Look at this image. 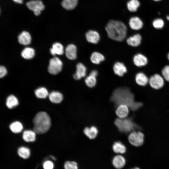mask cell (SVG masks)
<instances>
[{"label":"cell","mask_w":169,"mask_h":169,"mask_svg":"<svg viewBox=\"0 0 169 169\" xmlns=\"http://www.w3.org/2000/svg\"><path fill=\"white\" fill-rule=\"evenodd\" d=\"M65 54L68 58L74 60L77 57V48L74 44H70L66 47L65 50Z\"/></svg>","instance_id":"obj_15"},{"label":"cell","mask_w":169,"mask_h":169,"mask_svg":"<svg viewBox=\"0 0 169 169\" xmlns=\"http://www.w3.org/2000/svg\"><path fill=\"white\" fill-rule=\"evenodd\" d=\"M166 19H167V20L169 21V16H166Z\"/></svg>","instance_id":"obj_44"},{"label":"cell","mask_w":169,"mask_h":169,"mask_svg":"<svg viewBox=\"0 0 169 169\" xmlns=\"http://www.w3.org/2000/svg\"><path fill=\"white\" fill-rule=\"evenodd\" d=\"M141 39V35L139 34H136L128 38L127 39V42L131 46L136 47L140 44Z\"/></svg>","instance_id":"obj_19"},{"label":"cell","mask_w":169,"mask_h":169,"mask_svg":"<svg viewBox=\"0 0 169 169\" xmlns=\"http://www.w3.org/2000/svg\"><path fill=\"white\" fill-rule=\"evenodd\" d=\"M36 96L40 99H44L48 95V92L47 89L43 87L39 88L35 91Z\"/></svg>","instance_id":"obj_32"},{"label":"cell","mask_w":169,"mask_h":169,"mask_svg":"<svg viewBox=\"0 0 169 169\" xmlns=\"http://www.w3.org/2000/svg\"><path fill=\"white\" fill-rule=\"evenodd\" d=\"M113 166L117 169H121L125 164V158L121 155H118L115 156L112 160Z\"/></svg>","instance_id":"obj_17"},{"label":"cell","mask_w":169,"mask_h":169,"mask_svg":"<svg viewBox=\"0 0 169 169\" xmlns=\"http://www.w3.org/2000/svg\"><path fill=\"white\" fill-rule=\"evenodd\" d=\"M22 56L26 59H30L33 58L35 55L34 49L30 47L24 48L21 53Z\"/></svg>","instance_id":"obj_29"},{"label":"cell","mask_w":169,"mask_h":169,"mask_svg":"<svg viewBox=\"0 0 169 169\" xmlns=\"http://www.w3.org/2000/svg\"><path fill=\"white\" fill-rule=\"evenodd\" d=\"M18 41L23 45H28L31 42V37L29 33L26 31L21 33L18 37Z\"/></svg>","instance_id":"obj_14"},{"label":"cell","mask_w":169,"mask_h":169,"mask_svg":"<svg viewBox=\"0 0 169 169\" xmlns=\"http://www.w3.org/2000/svg\"><path fill=\"white\" fill-rule=\"evenodd\" d=\"M110 100L116 106L120 105H125L133 110H136L142 105L141 103L135 101L134 95L127 87L115 89L112 94Z\"/></svg>","instance_id":"obj_1"},{"label":"cell","mask_w":169,"mask_h":169,"mask_svg":"<svg viewBox=\"0 0 169 169\" xmlns=\"http://www.w3.org/2000/svg\"><path fill=\"white\" fill-rule=\"evenodd\" d=\"M144 134L140 131H133L130 134L128 137L129 142L135 146L142 145L144 142Z\"/></svg>","instance_id":"obj_5"},{"label":"cell","mask_w":169,"mask_h":169,"mask_svg":"<svg viewBox=\"0 0 169 169\" xmlns=\"http://www.w3.org/2000/svg\"><path fill=\"white\" fill-rule=\"evenodd\" d=\"M153 27L157 29H160L163 28L164 25V22L163 19L157 18L154 19L152 22Z\"/></svg>","instance_id":"obj_34"},{"label":"cell","mask_w":169,"mask_h":169,"mask_svg":"<svg viewBox=\"0 0 169 169\" xmlns=\"http://www.w3.org/2000/svg\"><path fill=\"white\" fill-rule=\"evenodd\" d=\"M14 2L16 3L19 4H22L23 3V0H13Z\"/></svg>","instance_id":"obj_40"},{"label":"cell","mask_w":169,"mask_h":169,"mask_svg":"<svg viewBox=\"0 0 169 169\" xmlns=\"http://www.w3.org/2000/svg\"><path fill=\"white\" fill-rule=\"evenodd\" d=\"M86 70V68L83 64L81 63H78L76 66V72L73 75L74 78L78 80L85 77Z\"/></svg>","instance_id":"obj_9"},{"label":"cell","mask_w":169,"mask_h":169,"mask_svg":"<svg viewBox=\"0 0 169 169\" xmlns=\"http://www.w3.org/2000/svg\"><path fill=\"white\" fill-rule=\"evenodd\" d=\"M86 39L89 43L94 44L97 43L100 39L99 33L96 31L90 30L87 32L85 34Z\"/></svg>","instance_id":"obj_11"},{"label":"cell","mask_w":169,"mask_h":169,"mask_svg":"<svg viewBox=\"0 0 169 169\" xmlns=\"http://www.w3.org/2000/svg\"><path fill=\"white\" fill-rule=\"evenodd\" d=\"M140 6V3L138 0H130L127 3L128 10L131 12H136Z\"/></svg>","instance_id":"obj_30"},{"label":"cell","mask_w":169,"mask_h":169,"mask_svg":"<svg viewBox=\"0 0 169 169\" xmlns=\"http://www.w3.org/2000/svg\"><path fill=\"white\" fill-rule=\"evenodd\" d=\"M167 59H168V60L169 61V53L167 54Z\"/></svg>","instance_id":"obj_42"},{"label":"cell","mask_w":169,"mask_h":169,"mask_svg":"<svg viewBox=\"0 0 169 169\" xmlns=\"http://www.w3.org/2000/svg\"><path fill=\"white\" fill-rule=\"evenodd\" d=\"M90 59L92 63L95 64H99L104 60L105 57L101 54L95 52L92 53Z\"/></svg>","instance_id":"obj_27"},{"label":"cell","mask_w":169,"mask_h":169,"mask_svg":"<svg viewBox=\"0 0 169 169\" xmlns=\"http://www.w3.org/2000/svg\"><path fill=\"white\" fill-rule=\"evenodd\" d=\"M98 74V73L97 71L95 70H94L91 71L90 75L96 78Z\"/></svg>","instance_id":"obj_39"},{"label":"cell","mask_w":169,"mask_h":169,"mask_svg":"<svg viewBox=\"0 0 169 169\" xmlns=\"http://www.w3.org/2000/svg\"><path fill=\"white\" fill-rule=\"evenodd\" d=\"M105 29L108 37L112 40L121 42L126 37L127 28L125 25L121 21L110 20Z\"/></svg>","instance_id":"obj_2"},{"label":"cell","mask_w":169,"mask_h":169,"mask_svg":"<svg viewBox=\"0 0 169 169\" xmlns=\"http://www.w3.org/2000/svg\"><path fill=\"white\" fill-rule=\"evenodd\" d=\"M18 153L19 156L23 159L28 158L31 155L30 149L25 146H21L18 150Z\"/></svg>","instance_id":"obj_26"},{"label":"cell","mask_w":169,"mask_h":169,"mask_svg":"<svg viewBox=\"0 0 169 169\" xmlns=\"http://www.w3.org/2000/svg\"><path fill=\"white\" fill-rule=\"evenodd\" d=\"M153 0L156 2H158V1H160L161 0Z\"/></svg>","instance_id":"obj_45"},{"label":"cell","mask_w":169,"mask_h":169,"mask_svg":"<svg viewBox=\"0 0 169 169\" xmlns=\"http://www.w3.org/2000/svg\"><path fill=\"white\" fill-rule=\"evenodd\" d=\"M84 134L89 139H93L95 138L98 133L97 128L94 126L90 127H86L84 130Z\"/></svg>","instance_id":"obj_20"},{"label":"cell","mask_w":169,"mask_h":169,"mask_svg":"<svg viewBox=\"0 0 169 169\" xmlns=\"http://www.w3.org/2000/svg\"><path fill=\"white\" fill-rule=\"evenodd\" d=\"M50 101L54 103H59L61 102L63 99V95L60 93L53 91L51 92L49 95Z\"/></svg>","instance_id":"obj_22"},{"label":"cell","mask_w":169,"mask_h":169,"mask_svg":"<svg viewBox=\"0 0 169 169\" xmlns=\"http://www.w3.org/2000/svg\"><path fill=\"white\" fill-rule=\"evenodd\" d=\"M149 83L151 87L156 90L162 88L164 84V79L157 74H154L149 79Z\"/></svg>","instance_id":"obj_8"},{"label":"cell","mask_w":169,"mask_h":169,"mask_svg":"<svg viewBox=\"0 0 169 169\" xmlns=\"http://www.w3.org/2000/svg\"><path fill=\"white\" fill-rule=\"evenodd\" d=\"M51 158L53 160L55 161L56 160V158L54 156H50Z\"/></svg>","instance_id":"obj_41"},{"label":"cell","mask_w":169,"mask_h":169,"mask_svg":"<svg viewBox=\"0 0 169 169\" xmlns=\"http://www.w3.org/2000/svg\"><path fill=\"white\" fill-rule=\"evenodd\" d=\"M78 3V0H62L61 5L65 9L71 10L76 7Z\"/></svg>","instance_id":"obj_24"},{"label":"cell","mask_w":169,"mask_h":169,"mask_svg":"<svg viewBox=\"0 0 169 169\" xmlns=\"http://www.w3.org/2000/svg\"><path fill=\"white\" fill-rule=\"evenodd\" d=\"M33 131L38 134H43L47 132L51 125V120L49 115L46 112L38 113L33 120Z\"/></svg>","instance_id":"obj_3"},{"label":"cell","mask_w":169,"mask_h":169,"mask_svg":"<svg viewBox=\"0 0 169 169\" xmlns=\"http://www.w3.org/2000/svg\"><path fill=\"white\" fill-rule=\"evenodd\" d=\"M162 76L166 81L169 82V65L164 66L161 71Z\"/></svg>","instance_id":"obj_36"},{"label":"cell","mask_w":169,"mask_h":169,"mask_svg":"<svg viewBox=\"0 0 169 169\" xmlns=\"http://www.w3.org/2000/svg\"><path fill=\"white\" fill-rule=\"evenodd\" d=\"M129 23L130 28L134 30H139L143 26L142 21L137 17H131L129 20Z\"/></svg>","instance_id":"obj_13"},{"label":"cell","mask_w":169,"mask_h":169,"mask_svg":"<svg viewBox=\"0 0 169 169\" xmlns=\"http://www.w3.org/2000/svg\"><path fill=\"white\" fill-rule=\"evenodd\" d=\"M113 69L114 73L120 76H123L127 71V68L124 64L120 62H116L115 64Z\"/></svg>","instance_id":"obj_16"},{"label":"cell","mask_w":169,"mask_h":169,"mask_svg":"<svg viewBox=\"0 0 169 169\" xmlns=\"http://www.w3.org/2000/svg\"><path fill=\"white\" fill-rule=\"evenodd\" d=\"M64 169H78L77 163L74 161H66L64 164Z\"/></svg>","instance_id":"obj_35"},{"label":"cell","mask_w":169,"mask_h":169,"mask_svg":"<svg viewBox=\"0 0 169 169\" xmlns=\"http://www.w3.org/2000/svg\"><path fill=\"white\" fill-rule=\"evenodd\" d=\"M131 169H140V168L137 167H136L134 168Z\"/></svg>","instance_id":"obj_43"},{"label":"cell","mask_w":169,"mask_h":169,"mask_svg":"<svg viewBox=\"0 0 169 169\" xmlns=\"http://www.w3.org/2000/svg\"><path fill=\"white\" fill-rule=\"evenodd\" d=\"M113 151L117 153L123 154L126 151V147L121 142L117 141L115 142L112 146Z\"/></svg>","instance_id":"obj_25"},{"label":"cell","mask_w":169,"mask_h":169,"mask_svg":"<svg viewBox=\"0 0 169 169\" xmlns=\"http://www.w3.org/2000/svg\"><path fill=\"white\" fill-rule=\"evenodd\" d=\"M7 71L4 66H0V78L4 77L7 74Z\"/></svg>","instance_id":"obj_38"},{"label":"cell","mask_w":169,"mask_h":169,"mask_svg":"<svg viewBox=\"0 0 169 169\" xmlns=\"http://www.w3.org/2000/svg\"><path fill=\"white\" fill-rule=\"evenodd\" d=\"M18 101L17 98L13 95H10L7 98L6 102L7 106L9 109H12L18 105Z\"/></svg>","instance_id":"obj_28"},{"label":"cell","mask_w":169,"mask_h":169,"mask_svg":"<svg viewBox=\"0 0 169 169\" xmlns=\"http://www.w3.org/2000/svg\"><path fill=\"white\" fill-rule=\"evenodd\" d=\"M117 106L115 113L119 118H126L129 113V107L124 105H120Z\"/></svg>","instance_id":"obj_10"},{"label":"cell","mask_w":169,"mask_h":169,"mask_svg":"<svg viewBox=\"0 0 169 169\" xmlns=\"http://www.w3.org/2000/svg\"><path fill=\"white\" fill-rule=\"evenodd\" d=\"M85 82L86 85L88 87L93 88L96 84V79L95 77L89 75L85 79Z\"/></svg>","instance_id":"obj_33"},{"label":"cell","mask_w":169,"mask_h":169,"mask_svg":"<svg viewBox=\"0 0 169 169\" xmlns=\"http://www.w3.org/2000/svg\"><path fill=\"white\" fill-rule=\"evenodd\" d=\"M11 131L14 133H19L23 129L22 124L20 122L16 121L11 123L9 126Z\"/></svg>","instance_id":"obj_31"},{"label":"cell","mask_w":169,"mask_h":169,"mask_svg":"<svg viewBox=\"0 0 169 169\" xmlns=\"http://www.w3.org/2000/svg\"><path fill=\"white\" fill-rule=\"evenodd\" d=\"M50 52L51 54L53 56L56 54L61 55L64 52L63 46L60 43H55L52 45V48L50 50Z\"/></svg>","instance_id":"obj_21"},{"label":"cell","mask_w":169,"mask_h":169,"mask_svg":"<svg viewBox=\"0 0 169 169\" xmlns=\"http://www.w3.org/2000/svg\"><path fill=\"white\" fill-rule=\"evenodd\" d=\"M114 123L121 132L128 133L133 131L136 128V125L130 118H117Z\"/></svg>","instance_id":"obj_4"},{"label":"cell","mask_w":169,"mask_h":169,"mask_svg":"<svg viewBox=\"0 0 169 169\" xmlns=\"http://www.w3.org/2000/svg\"><path fill=\"white\" fill-rule=\"evenodd\" d=\"M36 133L33 131L26 130L23 133V138L27 142L34 141L36 139Z\"/></svg>","instance_id":"obj_23"},{"label":"cell","mask_w":169,"mask_h":169,"mask_svg":"<svg viewBox=\"0 0 169 169\" xmlns=\"http://www.w3.org/2000/svg\"><path fill=\"white\" fill-rule=\"evenodd\" d=\"M54 166L53 162L50 160H46L43 163L44 169H54Z\"/></svg>","instance_id":"obj_37"},{"label":"cell","mask_w":169,"mask_h":169,"mask_svg":"<svg viewBox=\"0 0 169 169\" xmlns=\"http://www.w3.org/2000/svg\"><path fill=\"white\" fill-rule=\"evenodd\" d=\"M133 61L134 64L138 67L144 66L148 63L147 58L141 54L135 55L133 57Z\"/></svg>","instance_id":"obj_12"},{"label":"cell","mask_w":169,"mask_h":169,"mask_svg":"<svg viewBox=\"0 0 169 169\" xmlns=\"http://www.w3.org/2000/svg\"><path fill=\"white\" fill-rule=\"evenodd\" d=\"M26 6L28 9L32 11L36 16L39 15L45 7L41 0H32L27 2Z\"/></svg>","instance_id":"obj_7"},{"label":"cell","mask_w":169,"mask_h":169,"mask_svg":"<svg viewBox=\"0 0 169 169\" xmlns=\"http://www.w3.org/2000/svg\"><path fill=\"white\" fill-rule=\"evenodd\" d=\"M135 80L137 84L141 86H145L149 83L148 77L142 72H139L136 74Z\"/></svg>","instance_id":"obj_18"},{"label":"cell","mask_w":169,"mask_h":169,"mask_svg":"<svg viewBox=\"0 0 169 169\" xmlns=\"http://www.w3.org/2000/svg\"><path fill=\"white\" fill-rule=\"evenodd\" d=\"M63 63L61 60L57 57L51 59L48 67L49 72L51 74H57L61 70Z\"/></svg>","instance_id":"obj_6"}]
</instances>
